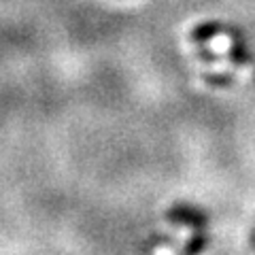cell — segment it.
Listing matches in <instances>:
<instances>
[{
	"label": "cell",
	"mask_w": 255,
	"mask_h": 255,
	"mask_svg": "<svg viewBox=\"0 0 255 255\" xmlns=\"http://www.w3.org/2000/svg\"><path fill=\"white\" fill-rule=\"evenodd\" d=\"M223 32H230L226 26H221V23H202V26H198L191 30V41L194 43H202V41H209L213 36H223Z\"/></svg>",
	"instance_id": "obj_2"
},
{
	"label": "cell",
	"mask_w": 255,
	"mask_h": 255,
	"mask_svg": "<svg viewBox=\"0 0 255 255\" xmlns=\"http://www.w3.org/2000/svg\"><path fill=\"white\" fill-rule=\"evenodd\" d=\"M209 243H211V236L209 234H206V232H196L185 245L181 247L179 255H200L206 249V247H209Z\"/></svg>",
	"instance_id": "obj_3"
},
{
	"label": "cell",
	"mask_w": 255,
	"mask_h": 255,
	"mask_svg": "<svg viewBox=\"0 0 255 255\" xmlns=\"http://www.w3.org/2000/svg\"><path fill=\"white\" fill-rule=\"evenodd\" d=\"M228 55H230V60H232L234 64H238V66H241V64H249V53H247V49L245 47L241 45H232L228 49Z\"/></svg>",
	"instance_id": "obj_5"
},
{
	"label": "cell",
	"mask_w": 255,
	"mask_h": 255,
	"mask_svg": "<svg viewBox=\"0 0 255 255\" xmlns=\"http://www.w3.org/2000/svg\"><path fill=\"white\" fill-rule=\"evenodd\" d=\"M202 79L209 85H213V87H230L234 83V77L232 75H226V73H221V75H202Z\"/></svg>",
	"instance_id": "obj_4"
},
{
	"label": "cell",
	"mask_w": 255,
	"mask_h": 255,
	"mask_svg": "<svg viewBox=\"0 0 255 255\" xmlns=\"http://www.w3.org/2000/svg\"><path fill=\"white\" fill-rule=\"evenodd\" d=\"M172 223H179V226H189V228H204L209 223V217L204 213H200L194 206H174L166 213Z\"/></svg>",
	"instance_id": "obj_1"
}]
</instances>
